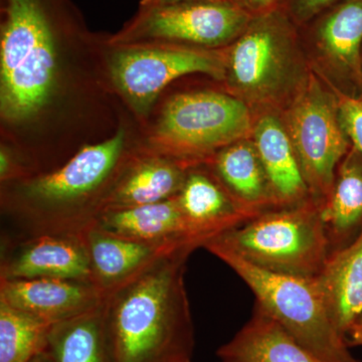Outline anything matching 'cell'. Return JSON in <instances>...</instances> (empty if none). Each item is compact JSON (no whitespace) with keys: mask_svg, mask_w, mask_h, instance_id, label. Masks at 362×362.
Segmentation results:
<instances>
[{"mask_svg":"<svg viewBox=\"0 0 362 362\" xmlns=\"http://www.w3.org/2000/svg\"><path fill=\"white\" fill-rule=\"evenodd\" d=\"M83 235L89 255L93 282L104 295L134 277L162 255L177 250L117 237L94 226Z\"/></svg>","mask_w":362,"mask_h":362,"instance_id":"44dd1931","label":"cell"},{"mask_svg":"<svg viewBox=\"0 0 362 362\" xmlns=\"http://www.w3.org/2000/svg\"><path fill=\"white\" fill-rule=\"evenodd\" d=\"M176 199L202 247L207 240L259 216L240 206L204 163L189 168Z\"/></svg>","mask_w":362,"mask_h":362,"instance_id":"9a60e30c","label":"cell"},{"mask_svg":"<svg viewBox=\"0 0 362 362\" xmlns=\"http://www.w3.org/2000/svg\"><path fill=\"white\" fill-rule=\"evenodd\" d=\"M190 362H192V361H190Z\"/></svg>","mask_w":362,"mask_h":362,"instance_id":"4dcf8cb0","label":"cell"},{"mask_svg":"<svg viewBox=\"0 0 362 362\" xmlns=\"http://www.w3.org/2000/svg\"><path fill=\"white\" fill-rule=\"evenodd\" d=\"M32 362H52V361L44 351L42 354H39V356H35V358L33 359Z\"/></svg>","mask_w":362,"mask_h":362,"instance_id":"f546056e","label":"cell"},{"mask_svg":"<svg viewBox=\"0 0 362 362\" xmlns=\"http://www.w3.org/2000/svg\"><path fill=\"white\" fill-rule=\"evenodd\" d=\"M299 33L314 75L338 96L362 94V0H340Z\"/></svg>","mask_w":362,"mask_h":362,"instance_id":"8fae6325","label":"cell"},{"mask_svg":"<svg viewBox=\"0 0 362 362\" xmlns=\"http://www.w3.org/2000/svg\"><path fill=\"white\" fill-rule=\"evenodd\" d=\"M251 13L232 1L183 2L139 7L114 45L161 42L204 49H221L240 37Z\"/></svg>","mask_w":362,"mask_h":362,"instance_id":"30bf717a","label":"cell"},{"mask_svg":"<svg viewBox=\"0 0 362 362\" xmlns=\"http://www.w3.org/2000/svg\"><path fill=\"white\" fill-rule=\"evenodd\" d=\"M104 296L94 283L87 281L0 280V301L52 325L94 310L102 304Z\"/></svg>","mask_w":362,"mask_h":362,"instance_id":"4fadbf2b","label":"cell"},{"mask_svg":"<svg viewBox=\"0 0 362 362\" xmlns=\"http://www.w3.org/2000/svg\"><path fill=\"white\" fill-rule=\"evenodd\" d=\"M207 242L259 269L294 277H318L330 255L321 206L313 199L267 211Z\"/></svg>","mask_w":362,"mask_h":362,"instance_id":"5b68a950","label":"cell"},{"mask_svg":"<svg viewBox=\"0 0 362 362\" xmlns=\"http://www.w3.org/2000/svg\"><path fill=\"white\" fill-rule=\"evenodd\" d=\"M0 111L21 123L51 101L58 78V44L74 20L66 0H2Z\"/></svg>","mask_w":362,"mask_h":362,"instance_id":"3957f363","label":"cell"},{"mask_svg":"<svg viewBox=\"0 0 362 362\" xmlns=\"http://www.w3.org/2000/svg\"><path fill=\"white\" fill-rule=\"evenodd\" d=\"M239 6L246 9L252 16H257L277 8L279 0H235Z\"/></svg>","mask_w":362,"mask_h":362,"instance_id":"4316f807","label":"cell"},{"mask_svg":"<svg viewBox=\"0 0 362 362\" xmlns=\"http://www.w3.org/2000/svg\"><path fill=\"white\" fill-rule=\"evenodd\" d=\"M51 327L0 301V362H32L47 349Z\"/></svg>","mask_w":362,"mask_h":362,"instance_id":"cb8c5ba5","label":"cell"},{"mask_svg":"<svg viewBox=\"0 0 362 362\" xmlns=\"http://www.w3.org/2000/svg\"><path fill=\"white\" fill-rule=\"evenodd\" d=\"M59 278L93 282L84 235L2 238L0 280Z\"/></svg>","mask_w":362,"mask_h":362,"instance_id":"7c38bea8","label":"cell"},{"mask_svg":"<svg viewBox=\"0 0 362 362\" xmlns=\"http://www.w3.org/2000/svg\"><path fill=\"white\" fill-rule=\"evenodd\" d=\"M280 117L312 199L322 206L338 164L352 146L340 116L339 98L312 73L308 84Z\"/></svg>","mask_w":362,"mask_h":362,"instance_id":"ba28073f","label":"cell"},{"mask_svg":"<svg viewBox=\"0 0 362 362\" xmlns=\"http://www.w3.org/2000/svg\"><path fill=\"white\" fill-rule=\"evenodd\" d=\"M321 214L330 254L349 246L362 232V153L354 145L338 164Z\"/></svg>","mask_w":362,"mask_h":362,"instance_id":"7402d4cb","label":"cell"},{"mask_svg":"<svg viewBox=\"0 0 362 362\" xmlns=\"http://www.w3.org/2000/svg\"><path fill=\"white\" fill-rule=\"evenodd\" d=\"M347 344L349 347L362 346V313L350 331L349 337H347Z\"/></svg>","mask_w":362,"mask_h":362,"instance_id":"f1b7e54d","label":"cell"},{"mask_svg":"<svg viewBox=\"0 0 362 362\" xmlns=\"http://www.w3.org/2000/svg\"><path fill=\"white\" fill-rule=\"evenodd\" d=\"M340 0H279L278 6L300 28Z\"/></svg>","mask_w":362,"mask_h":362,"instance_id":"484cf974","label":"cell"},{"mask_svg":"<svg viewBox=\"0 0 362 362\" xmlns=\"http://www.w3.org/2000/svg\"><path fill=\"white\" fill-rule=\"evenodd\" d=\"M315 279L331 321L347 343L362 313V232L349 246L331 252Z\"/></svg>","mask_w":362,"mask_h":362,"instance_id":"ffe728a7","label":"cell"},{"mask_svg":"<svg viewBox=\"0 0 362 362\" xmlns=\"http://www.w3.org/2000/svg\"><path fill=\"white\" fill-rule=\"evenodd\" d=\"M45 352L52 362H113L102 304L83 315L52 324Z\"/></svg>","mask_w":362,"mask_h":362,"instance_id":"603a6c76","label":"cell"},{"mask_svg":"<svg viewBox=\"0 0 362 362\" xmlns=\"http://www.w3.org/2000/svg\"><path fill=\"white\" fill-rule=\"evenodd\" d=\"M220 362H324L255 303L250 320L216 351Z\"/></svg>","mask_w":362,"mask_h":362,"instance_id":"d6986e66","label":"cell"},{"mask_svg":"<svg viewBox=\"0 0 362 362\" xmlns=\"http://www.w3.org/2000/svg\"><path fill=\"white\" fill-rule=\"evenodd\" d=\"M251 138L265 168L278 209L310 201L308 185L280 114L255 116Z\"/></svg>","mask_w":362,"mask_h":362,"instance_id":"2e32d148","label":"cell"},{"mask_svg":"<svg viewBox=\"0 0 362 362\" xmlns=\"http://www.w3.org/2000/svg\"><path fill=\"white\" fill-rule=\"evenodd\" d=\"M226 92L255 116L277 113L308 84L312 71L299 28L280 8L257 14L239 37L223 49Z\"/></svg>","mask_w":362,"mask_h":362,"instance_id":"277c9868","label":"cell"},{"mask_svg":"<svg viewBox=\"0 0 362 362\" xmlns=\"http://www.w3.org/2000/svg\"><path fill=\"white\" fill-rule=\"evenodd\" d=\"M338 98L344 129L352 145L362 153V94L356 97Z\"/></svg>","mask_w":362,"mask_h":362,"instance_id":"d4e9b609","label":"cell"},{"mask_svg":"<svg viewBox=\"0 0 362 362\" xmlns=\"http://www.w3.org/2000/svg\"><path fill=\"white\" fill-rule=\"evenodd\" d=\"M218 1H232L235 0H141L140 7H153L161 6H169V4H183V2H218ZM237 4V2H235Z\"/></svg>","mask_w":362,"mask_h":362,"instance_id":"83f0119b","label":"cell"},{"mask_svg":"<svg viewBox=\"0 0 362 362\" xmlns=\"http://www.w3.org/2000/svg\"><path fill=\"white\" fill-rule=\"evenodd\" d=\"M204 164L245 209L258 214L278 209L252 138L228 145Z\"/></svg>","mask_w":362,"mask_h":362,"instance_id":"ac0fdd59","label":"cell"},{"mask_svg":"<svg viewBox=\"0 0 362 362\" xmlns=\"http://www.w3.org/2000/svg\"><path fill=\"white\" fill-rule=\"evenodd\" d=\"M131 156L126 134L83 147L63 166L4 185L2 213L13 235H83L104 211L105 202Z\"/></svg>","mask_w":362,"mask_h":362,"instance_id":"7a4b0ae2","label":"cell"},{"mask_svg":"<svg viewBox=\"0 0 362 362\" xmlns=\"http://www.w3.org/2000/svg\"><path fill=\"white\" fill-rule=\"evenodd\" d=\"M192 166L154 152L131 156L107 197L104 211L173 199L180 192Z\"/></svg>","mask_w":362,"mask_h":362,"instance_id":"e0dca14e","label":"cell"},{"mask_svg":"<svg viewBox=\"0 0 362 362\" xmlns=\"http://www.w3.org/2000/svg\"><path fill=\"white\" fill-rule=\"evenodd\" d=\"M109 61L114 85L139 115H145L173 81L192 74L223 80V49H204L161 42L115 45Z\"/></svg>","mask_w":362,"mask_h":362,"instance_id":"9c48e42d","label":"cell"},{"mask_svg":"<svg viewBox=\"0 0 362 362\" xmlns=\"http://www.w3.org/2000/svg\"><path fill=\"white\" fill-rule=\"evenodd\" d=\"M254 122L251 109L228 92L180 93L162 109L150 138L151 152L197 165L228 145L251 138Z\"/></svg>","mask_w":362,"mask_h":362,"instance_id":"52a82bcc","label":"cell"},{"mask_svg":"<svg viewBox=\"0 0 362 362\" xmlns=\"http://www.w3.org/2000/svg\"><path fill=\"white\" fill-rule=\"evenodd\" d=\"M202 247L230 267L251 289L255 303L314 356L324 362H362L352 356L331 321L315 278L263 270L213 242Z\"/></svg>","mask_w":362,"mask_h":362,"instance_id":"8992f818","label":"cell"},{"mask_svg":"<svg viewBox=\"0 0 362 362\" xmlns=\"http://www.w3.org/2000/svg\"><path fill=\"white\" fill-rule=\"evenodd\" d=\"M187 247L162 255L106 293L103 308L113 362H190L194 329L185 285Z\"/></svg>","mask_w":362,"mask_h":362,"instance_id":"6da1fadb","label":"cell"},{"mask_svg":"<svg viewBox=\"0 0 362 362\" xmlns=\"http://www.w3.org/2000/svg\"><path fill=\"white\" fill-rule=\"evenodd\" d=\"M94 226L117 237L165 247H202L188 226L176 197L156 204L105 209Z\"/></svg>","mask_w":362,"mask_h":362,"instance_id":"5bb4252c","label":"cell"}]
</instances>
